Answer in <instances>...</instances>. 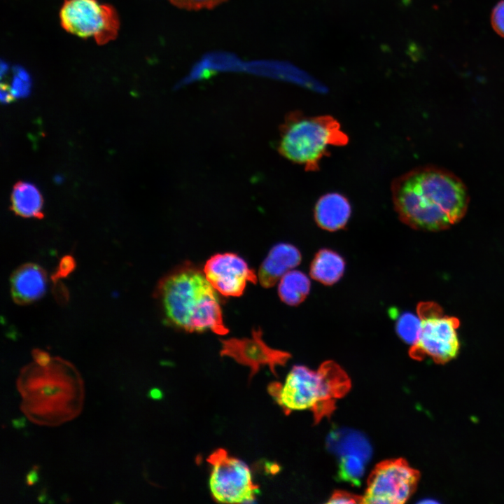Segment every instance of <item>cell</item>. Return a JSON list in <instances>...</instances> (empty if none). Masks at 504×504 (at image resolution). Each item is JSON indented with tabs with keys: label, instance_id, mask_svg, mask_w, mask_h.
Segmentation results:
<instances>
[{
	"label": "cell",
	"instance_id": "obj_1",
	"mask_svg": "<svg viewBox=\"0 0 504 504\" xmlns=\"http://www.w3.org/2000/svg\"><path fill=\"white\" fill-rule=\"evenodd\" d=\"M391 195L399 219L420 230L449 228L463 218L469 204L463 182L451 172L431 165L415 168L395 179Z\"/></svg>",
	"mask_w": 504,
	"mask_h": 504
},
{
	"label": "cell",
	"instance_id": "obj_2",
	"mask_svg": "<svg viewBox=\"0 0 504 504\" xmlns=\"http://www.w3.org/2000/svg\"><path fill=\"white\" fill-rule=\"evenodd\" d=\"M156 296L167 319L189 332L211 330L228 333L216 290L204 272L190 265L175 269L161 279Z\"/></svg>",
	"mask_w": 504,
	"mask_h": 504
},
{
	"label": "cell",
	"instance_id": "obj_3",
	"mask_svg": "<svg viewBox=\"0 0 504 504\" xmlns=\"http://www.w3.org/2000/svg\"><path fill=\"white\" fill-rule=\"evenodd\" d=\"M350 387V381L335 362L323 363L314 371L303 365H294L284 384L273 382L270 394L286 414L294 410H310L316 421L326 416L335 409V401Z\"/></svg>",
	"mask_w": 504,
	"mask_h": 504
},
{
	"label": "cell",
	"instance_id": "obj_4",
	"mask_svg": "<svg viewBox=\"0 0 504 504\" xmlns=\"http://www.w3.org/2000/svg\"><path fill=\"white\" fill-rule=\"evenodd\" d=\"M348 136L331 115H294L285 126L280 141L283 155L307 171L319 169L331 146H345Z\"/></svg>",
	"mask_w": 504,
	"mask_h": 504
},
{
	"label": "cell",
	"instance_id": "obj_5",
	"mask_svg": "<svg viewBox=\"0 0 504 504\" xmlns=\"http://www.w3.org/2000/svg\"><path fill=\"white\" fill-rule=\"evenodd\" d=\"M416 312L421 326L418 339L410 349V356L419 360L429 357L440 363L455 358L460 347L459 320L444 314L433 302H419Z\"/></svg>",
	"mask_w": 504,
	"mask_h": 504
},
{
	"label": "cell",
	"instance_id": "obj_6",
	"mask_svg": "<svg viewBox=\"0 0 504 504\" xmlns=\"http://www.w3.org/2000/svg\"><path fill=\"white\" fill-rule=\"evenodd\" d=\"M206 460L211 466L209 487L215 500L241 503L255 500L258 486L243 461L229 456L222 448L215 450Z\"/></svg>",
	"mask_w": 504,
	"mask_h": 504
},
{
	"label": "cell",
	"instance_id": "obj_7",
	"mask_svg": "<svg viewBox=\"0 0 504 504\" xmlns=\"http://www.w3.org/2000/svg\"><path fill=\"white\" fill-rule=\"evenodd\" d=\"M59 18L68 32L82 38L93 36L102 45L114 39L119 28L115 9L97 0H66Z\"/></svg>",
	"mask_w": 504,
	"mask_h": 504
},
{
	"label": "cell",
	"instance_id": "obj_8",
	"mask_svg": "<svg viewBox=\"0 0 504 504\" xmlns=\"http://www.w3.org/2000/svg\"><path fill=\"white\" fill-rule=\"evenodd\" d=\"M418 479V472L404 459L382 461L369 477L362 503H403L414 492Z\"/></svg>",
	"mask_w": 504,
	"mask_h": 504
},
{
	"label": "cell",
	"instance_id": "obj_9",
	"mask_svg": "<svg viewBox=\"0 0 504 504\" xmlns=\"http://www.w3.org/2000/svg\"><path fill=\"white\" fill-rule=\"evenodd\" d=\"M220 355L228 356L238 363L248 366L250 380L264 365H267L276 375V367L285 365L291 356L288 352L267 346L262 339L260 329H253L251 338L232 337L220 340Z\"/></svg>",
	"mask_w": 504,
	"mask_h": 504
},
{
	"label": "cell",
	"instance_id": "obj_10",
	"mask_svg": "<svg viewBox=\"0 0 504 504\" xmlns=\"http://www.w3.org/2000/svg\"><path fill=\"white\" fill-rule=\"evenodd\" d=\"M203 272L214 289L225 297L241 296L248 282L258 281L255 270L233 253H217L206 262Z\"/></svg>",
	"mask_w": 504,
	"mask_h": 504
},
{
	"label": "cell",
	"instance_id": "obj_11",
	"mask_svg": "<svg viewBox=\"0 0 504 504\" xmlns=\"http://www.w3.org/2000/svg\"><path fill=\"white\" fill-rule=\"evenodd\" d=\"M300 251L288 243H279L270 251L258 272V279L265 288L274 286L288 271L300 265Z\"/></svg>",
	"mask_w": 504,
	"mask_h": 504
},
{
	"label": "cell",
	"instance_id": "obj_12",
	"mask_svg": "<svg viewBox=\"0 0 504 504\" xmlns=\"http://www.w3.org/2000/svg\"><path fill=\"white\" fill-rule=\"evenodd\" d=\"M47 286V276L39 265L28 263L12 274L10 290L13 300L20 304L33 302L42 297Z\"/></svg>",
	"mask_w": 504,
	"mask_h": 504
},
{
	"label": "cell",
	"instance_id": "obj_13",
	"mask_svg": "<svg viewBox=\"0 0 504 504\" xmlns=\"http://www.w3.org/2000/svg\"><path fill=\"white\" fill-rule=\"evenodd\" d=\"M351 214L348 199L338 192H328L322 195L315 204L314 220L323 230L335 232L343 229Z\"/></svg>",
	"mask_w": 504,
	"mask_h": 504
},
{
	"label": "cell",
	"instance_id": "obj_14",
	"mask_svg": "<svg viewBox=\"0 0 504 504\" xmlns=\"http://www.w3.org/2000/svg\"><path fill=\"white\" fill-rule=\"evenodd\" d=\"M326 446L332 453L338 456L356 455L366 462L372 455V447L365 435L348 428L331 430L326 439Z\"/></svg>",
	"mask_w": 504,
	"mask_h": 504
},
{
	"label": "cell",
	"instance_id": "obj_15",
	"mask_svg": "<svg viewBox=\"0 0 504 504\" xmlns=\"http://www.w3.org/2000/svg\"><path fill=\"white\" fill-rule=\"evenodd\" d=\"M10 209L24 218H42L43 200L37 187L25 181H18L13 188Z\"/></svg>",
	"mask_w": 504,
	"mask_h": 504
},
{
	"label": "cell",
	"instance_id": "obj_16",
	"mask_svg": "<svg viewBox=\"0 0 504 504\" xmlns=\"http://www.w3.org/2000/svg\"><path fill=\"white\" fill-rule=\"evenodd\" d=\"M345 261L337 252L321 248L314 255L310 265L311 277L323 285L331 286L343 276Z\"/></svg>",
	"mask_w": 504,
	"mask_h": 504
},
{
	"label": "cell",
	"instance_id": "obj_17",
	"mask_svg": "<svg viewBox=\"0 0 504 504\" xmlns=\"http://www.w3.org/2000/svg\"><path fill=\"white\" fill-rule=\"evenodd\" d=\"M310 287V280L305 274L298 270H290L281 278L278 294L286 304L297 306L307 298Z\"/></svg>",
	"mask_w": 504,
	"mask_h": 504
},
{
	"label": "cell",
	"instance_id": "obj_18",
	"mask_svg": "<svg viewBox=\"0 0 504 504\" xmlns=\"http://www.w3.org/2000/svg\"><path fill=\"white\" fill-rule=\"evenodd\" d=\"M365 462L356 455L342 456L337 468V479L354 486H359L364 475Z\"/></svg>",
	"mask_w": 504,
	"mask_h": 504
},
{
	"label": "cell",
	"instance_id": "obj_19",
	"mask_svg": "<svg viewBox=\"0 0 504 504\" xmlns=\"http://www.w3.org/2000/svg\"><path fill=\"white\" fill-rule=\"evenodd\" d=\"M420 318L412 313L400 316L396 323V331L402 340L412 345L417 340L420 331Z\"/></svg>",
	"mask_w": 504,
	"mask_h": 504
},
{
	"label": "cell",
	"instance_id": "obj_20",
	"mask_svg": "<svg viewBox=\"0 0 504 504\" xmlns=\"http://www.w3.org/2000/svg\"><path fill=\"white\" fill-rule=\"evenodd\" d=\"M31 80L29 74L22 68L15 69V75L10 88L14 98L27 96L30 92Z\"/></svg>",
	"mask_w": 504,
	"mask_h": 504
},
{
	"label": "cell",
	"instance_id": "obj_21",
	"mask_svg": "<svg viewBox=\"0 0 504 504\" xmlns=\"http://www.w3.org/2000/svg\"><path fill=\"white\" fill-rule=\"evenodd\" d=\"M174 6L188 10L211 9L226 0H169Z\"/></svg>",
	"mask_w": 504,
	"mask_h": 504
},
{
	"label": "cell",
	"instance_id": "obj_22",
	"mask_svg": "<svg viewBox=\"0 0 504 504\" xmlns=\"http://www.w3.org/2000/svg\"><path fill=\"white\" fill-rule=\"evenodd\" d=\"M491 24L496 32L504 37V1L494 7L491 15Z\"/></svg>",
	"mask_w": 504,
	"mask_h": 504
},
{
	"label": "cell",
	"instance_id": "obj_23",
	"mask_svg": "<svg viewBox=\"0 0 504 504\" xmlns=\"http://www.w3.org/2000/svg\"><path fill=\"white\" fill-rule=\"evenodd\" d=\"M330 503H362V498L343 491H337L330 497Z\"/></svg>",
	"mask_w": 504,
	"mask_h": 504
},
{
	"label": "cell",
	"instance_id": "obj_24",
	"mask_svg": "<svg viewBox=\"0 0 504 504\" xmlns=\"http://www.w3.org/2000/svg\"><path fill=\"white\" fill-rule=\"evenodd\" d=\"M74 267V261L71 257L65 256L62 258L59 265L57 276L59 277L66 276L73 270Z\"/></svg>",
	"mask_w": 504,
	"mask_h": 504
},
{
	"label": "cell",
	"instance_id": "obj_25",
	"mask_svg": "<svg viewBox=\"0 0 504 504\" xmlns=\"http://www.w3.org/2000/svg\"><path fill=\"white\" fill-rule=\"evenodd\" d=\"M33 356L36 363L41 367H46L50 362L49 354L41 350H35Z\"/></svg>",
	"mask_w": 504,
	"mask_h": 504
},
{
	"label": "cell",
	"instance_id": "obj_26",
	"mask_svg": "<svg viewBox=\"0 0 504 504\" xmlns=\"http://www.w3.org/2000/svg\"><path fill=\"white\" fill-rule=\"evenodd\" d=\"M14 99L12 95L10 88L6 84L1 83V102L7 104L13 101Z\"/></svg>",
	"mask_w": 504,
	"mask_h": 504
},
{
	"label": "cell",
	"instance_id": "obj_27",
	"mask_svg": "<svg viewBox=\"0 0 504 504\" xmlns=\"http://www.w3.org/2000/svg\"><path fill=\"white\" fill-rule=\"evenodd\" d=\"M38 480V473L36 467L33 468L29 472L26 477V483L29 486L34 484Z\"/></svg>",
	"mask_w": 504,
	"mask_h": 504
},
{
	"label": "cell",
	"instance_id": "obj_28",
	"mask_svg": "<svg viewBox=\"0 0 504 504\" xmlns=\"http://www.w3.org/2000/svg\"><path fill=\"white\" fill-rule=\"evenodd\" d=\"M12 424L15 428H22L25 426V419L24 417H21L20 419H15L13 421Z\"/></svg>",
	"mask_w": 504,
	"mask_h": 504
},
{
	"label": "cell",
	"instance_id": "obj_29",
	"mask_svg": "<svg viewBox=\"0 0 504 504\" xmlns=\"http://www.w3.org/2000/svg\"><path fill=\"white\" fill-rule=\"evenodd\" d=\"M149 393H150V396L154 399H158L161 397V393L157 388L152 389Z\"/></svg>",
	"mask_w": 504,
	"mask_h": 504
},
{
	"label": "cell",
	"instance_id": "obj_30",
	"mask_svg": "<svg viewBox=\"0 0 504 504\" xmlns=\"http://www.w3.org/2000/svg\"><path fill=\"white\" fill-rule=\"evenodd\" d=\"M46 499V496L45 493H42L38 497V500L41 503H43Z\"/></svg>",
	"mask_w": 504,
	"mask_h": 504
},
{
	"label": "cell",
	"instance_id": "obj_31",
	"mask_svg": "<svg viewBox=\"0 0 504 504\" xmlns=\"http://www.w3.org/2000/svg\"><path fill=\"white\" fill-rule=\"evenodd\" d=\"M55 178H56V182H57V183H60V182L62 181V180H61L62 178L59 177V176H57Z\"/></svg>",
	"mask_w": 504,
	"mask_h": 504
}]
</instances>
